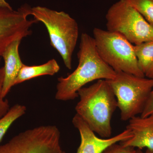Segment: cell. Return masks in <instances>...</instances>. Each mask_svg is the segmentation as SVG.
I'll return each mask as SVG.
<instances>
[{
	"label": "cell",
	"instance_id": "obj_10",
	"mask_svg": "<svg viewBox=\"0 0 153 153\" xmlns=\"http://www.w3.org/2000/svg\"><path fill=\"white\" fill-rule=\"evenodd\" d=\"M126 128L131 131V138L120 143L123 146L153 153V114L146 117L137 116L129 120Z\"/></svg>",
	"mask_w": 153,
	"mask_h": 153
},
{
	"label": "cell",
	"instance_id": "obj_15",
	"mask_svg": "<svg viewBox=\"0 0 153 153\" xmlns=\"http://www.w3.org/2000/svg\"><path fill=\"white\" fill-rule=\"evenodd\" d=\"M153 27V0H127Z\"/></svg>",
	"mask_w": 153,
	"mask_h": 153
},
{
	"label": "cell",
	"instance_id": "obj_14",
	"mask_svg": "<svg viewBox=\"0 0 153 153\" xmlns=\"http://www.w3.org/2000/svg\"><path fill=\"white\" fill-rule=\"evenodd\" d=\"M26 111L27 108L25 105L16 104L10 108L4 116L0 118V142L11 125L24 115Z\"/></svg>",
	"mask_w": 153,
	"mask_h": 153
},
{
	"label": "cell",
	"instance_id": "obj_2",
	"mask_svg": "<svg viewBox=\"0 0 153 153\" xmlns=\"http://www.w3.org/2000/svg\"><path fill=\"white\" fill-rule=\"evenodd\" d=\"M79 100L75 108L76 114L95 133L102 138L110 137L111 120L117 108L113 91L106 79H99L78 91Z\"/></svg>",
	"mask_w": 153,
	"mask_h": 153
},
{
	"label": "cell",
	"instance_id": "obj_5",
	"mask_svg": "<svg viewBox=\"0 0 153 153\" xmlns=\"http://www.w3.org/2000/svg\"><path fill=\"white\" fill-rule=\"evenodd\" d=\"M93 38L100 56L116 72L145 77L139 66L134 45L118 33L95 28Z\"/></svg>",
	"mask_w": 153,
	"mask_h": 153
},
{
	"label": "cell",
	"instance_id": "obj_18",
	"mask_svg": "<svg viewBox=\"0 0 153 153\" xmlns=\"http://www.w3.org/2000/svg\"><path fill=\"white\" fill-rule=\"evenodd\" d=\"M152 114H153V88L151 91L144 109L140 116L142 117H146Z\"/></svg>",
	"mask_w": 153,
	"mask_h": 153
},
{
	"label": "cell",
	"instance_id": "obj_3",
	"mask_svg": "<svg viewBox=\"0 0 153 153\" xmlns=\"http://www.w3.org/2000/svg\"><path fill=\"white\" fill-rule=\"evenodd\" d=\"M30 15L45 25L50 44L62 57L66 68L71 69L72 55L79 36V27L76 21L65 12L41 6L31 8Z\"/></svg>",
	"mask_w": 153,
	"mask_h": 153
},
{
	"label": "cell",
	"instance_id": "obj_11",
	"mask_svg": "<svg viewBox=\"0 0 153 153\" xmlns=\"http://www.w3.org/2000/svg\"><path fill=\"white\" fill-rule=\"evenodd\" d=\"M22 40L19 39L13 41L6 48L1 56L4 61V76L2 89L4 98L14 86L16 78L24 64L19 53V45Z\"/></svg>",
	"mask_w": 153,
	"mask_h": 153
},
{
	"label": "cell",
	"instance_id": "obj_19",
	"mask_svg": "<svg viewBox=\"0 0 153 153\" xmlns=\"http://www.w3.org/2000/svg\"><path fill=\"white\" fill-rule=\"evenodd\" d=\"M0 8L13 9L6 0H0Z\"/></svg>",
	"mask_w": 153,
	"mask_h": 153
},
{
	"label": "cell",
	"instance_id": "obj_17",
	"mask_svg": "<svg viewBox=\"0 0 153 153\" xmlns=\"http://www.w3.org/2000/svg\"><path fill=\"white\" fill-rule=\"evenodd\" d=\"M136 150L133 147L126 146L117 143L109 146L102 153H135Z\"/></svg>",
	"mask_w": 153,
	"mask_h": 153
},
{
	"label": "cell",
	"instance_id": "obj_16",
	"mask_svg": "<svg viewBox=\"0 0 153 153\" xmlns=\"http://www.w3.org/2000/svg\"><path fill=\"white\" fill-rule=\"evenodd\" d=\"M1 58L0 57V64ZM4 76V67L0 66V118L2 117L10 109V104L7 100L5 99L2 95L3 82Z\"/></svg>",
	"mask_w": 153,
	"mask_h": 153
},
{
	"label": "cell",
	"instance_id": "obj_4",
	"mask_svg": "<svg viewBox=\"0 0 153 153\" xmlns=\"http://www.w3.org/2000/svg\"><path fill=\"white\" fill-rule=\"evenodd\" d=\"M107 80L117 99L122 120L141 114L153 88V78L118 71L114 79Z\"/></svg>",
	"mask_w": 153,
	"mask_h": 153
},
{
	"label": "cell",
	"instance_id": "obj_20",
	"mask_svg": "<svg viewBox=\"0 0 153 153\" xmlns=\"http://www.w3.org/2000/svg\"><path fill=\"white\" fill-rule=\"evenodd\" d=\"M135 153H153L152 152H149L147 150L146 151V152H142L141 151V150L139 149H137L136 150Z\"/></svg>",
	"mask_w": 153,
	"mask_h": 153
},
{
	"label": "cell",
	"instance_id": "obj_1",
	"mask_svg": "<svg viewBox=\"0 0 153 153\" xmlns=\"http://www.w3.org/2000/svg\"><path fill=\"white\" fill-rule=\"evenodd\" d=\"M78 66L66 77H59L55 98L66 101L78 97V91L88 83L95 80H110L114 78L116 72L100 56L93 38L87 33L80 37L77 53Z\"/></svg>",
	"mask_w": 153,
	"mask_h": 153
},
{
	"label": "cell",
	"instance_id": "obj_13",
	"mask_svg": "<svg viewBox=\"0 0 153 153\" xmlns=\"http://www.w3.org/2000/svg\"><path fill=\"white\" fill-rule=\"evenodd\" d=\"M141 71L147 78H153V41L134 45Z\"/></svg>",
	"mask_w": 153,
	"mask_h": 153
},
{
	"label": "cell",
	"instance_id": "obj_8",
	"mask_svg": "<svg viewBox=\"0 0 153 153\" xmlns=\"http://www.w3.org/2000/svg\"><path fill=\"white\" fill-rule=\"evenodd\" d=\"M31 9L28 6L21 7L17 10L0 8V57L11 43L27 37L31 34L30 28L38 22L29 20Z\"/></svg>",
	"mask_w": 153,
	"mask_h": 153
},
{
	"label": "cell",
	"instance_id": "obj_9",
	"mask_svg": "<svg viewBox=\"0 0 153 153\" xmlns=\"http://www.w3.org/2000/svg\"><path fill=\"white\" fill-rule=\"evenodd\" d=\"M72 123L79 132L80 143L76 153H102L109 146L131 138V131L126 128L118 134L108 138L97 136L83 120L77 114L72 119Z\"/></svg>",
	"mask_w": 153,
	"mask_h": 153
},
{
	"label": "cell",
	"instance_id": "obj_6",
	"mask_svg": "<svg viewBox=\"0 0 153 153\" xmlns=\"http://www.w3.org/2000/svg\"><path fill=\"white\" fill-rule=\"evenodd\" d=\"M107 30L120 34L134 45L153 41V27L127 0H120L108 11Z\"/></svg>",
	"mask_w": 153,
	"mask_h": 153
},
{
	"label": "cell",
	"instance_id": "obj_7",
	"mask_svg": "<svg viewBox=\"0 0 153 153\" xmlns=\"http://www.w3.org/2000/svg\"><path fill=\"white\" fill-rule=\"evenodd\" d=\"M0 153H67L54 125L41 126L22 132L0 146Z\"/></svg>",
	"mask_w": 153,
	"mask_h": 153
},
{
	"label": "cell",
	"instance_id": "obj_12",
	"mask_svg": "<svg viewBox=\"0 0 153 153\" xmlns=\"http://www.w3.org/2000/svg\"><path fill=\"white\" fill-rule=\"evenodd\" d=\"M60 69L59 64L54 59L38 66H29L24 64L16 78L14 85L38 76L44 75L52 76L57 73Z\"/></svg>",
	"mask_w": 153,
	"mask_h": 153
}]
</instances>
